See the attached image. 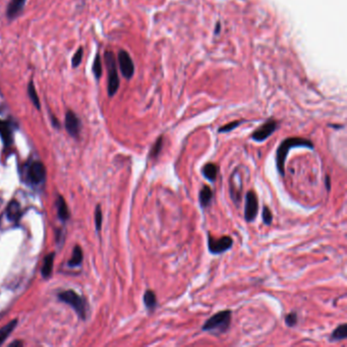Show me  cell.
<instances>
[{"label": "cell", "instance_id": "obj_8", "mask_svg": "<svg viewBox=\"0 0 347 347\" xmlns=\"http://www.w3.org/2000/svg\"><path fill=\"white\" fill-rule=\"evenodd\" d=\"M46 169L41 162H34L28 170V179L34 185H39L45 181Z\"/></svg>", "mask_w": 347, "mask_h": 347}, {"label": "cell", "instance_id": "obj_21", "mask_svg": "<svg viewBox=\"0 0 347 347\" xmlns=\"http://www.w3.org/2000/svg\"><path fill=\"white\" fill-rule=\"evenodd\" d=\"M162 147H163V136L160 135L158 138H157V141L155 142V144L153 145L151 151H150V158L152 159H157L161 153V150H162Z\"/></svg>", "mask_w": 347, "mask_h": 347}, {"label": "cell", "instance_id": "obj_26", "mask_svg": "<svg viewBox=\"0 0 347 347\" xmlns=\"http://www.w3.org/2000/svg\"><path fill=\"white\" fill-rule=\"evenodd\" d=\"M240 123H241L240 120L232 121V122H230V123H228V124H226V125L221 126V127L218 129V131H219V132H229V131L233 130L234 128H236Z\"/></svg>", "mask_w": 347, "mask_h": 347}, {"label": "cell", "instance_id": "obj_28", "mask_svg": "<svg viewBox=\"0 0 347 347\" xmlns=\"http://www.w3.org/2000/svg\"><path fill=\"white\" fill-rule=\"evenodd\" d=\"M83 55H84V51H83V48H80L74 55L73 57V66L74 67H78L82 60H83Z\"/></svg>", "mask_w": 347, "mask_h": 347}, {"label": "cell", "instance_id": "obj_25", "mask_svg": "<svg viewBox=\"0 0 347 347\" xmlns=\"http://www.w3.org/2000/svg\"><path fill=\"white\" fill-rule=\"evenodd\" d=\"M272 221H273L272 212H271V210L269 209V207L265 206V207H264V209H263V222H264L266 225H271V224H272Z\"/></svg>", "mask_w": 347, "mask_h": 347}, {"label": "cell", "instance_id": "obj_24", "mask_svg": "<svg viewBox=\"0 0 347 347\" xmlns=\"http://www.w3.org/2000/svg\"><path fill=\"white\" fill-rule=\"evenodd\" d=\"M93 73L97 79H99L102 75V62L100 54H97L93 63Z\"/></svg>", "mask_w": 347, "mask_h": 347}, {"label": "cell", "instance_id": "obj_5", "mask_svg": "<svg viewBox=\"0 0 347 347\" xmlns=\"http://www.w3.org/2000/svg\"><path fill=\"white\" fill-rule=\"evenodd\" d=\"M59 299L65 303L69 304V305H72L74 307V309L78 313V315L81 318L85 319L86 307H85V304H84L82 297L79 294H77L73 290H67V291H64V292L59 294Z\"/></svg>", "mask_w": 347, "mask_h": 347}, {"label": "cell", "instance_id": "obj_20", "mask_svg": "<svg viewBox=\"0 0 347 347\" xmlns=\"http://www.w3.org/2000/svg\"><path fill=\"white\" fill-rule=\"evenodd\" d=\"M17 322H18L17 320H14L13 322L9 323L4 328L0 329V344H3L6 341V339L9 337V335L12 333V331L17 326Z\"/></svg>", "mask_w": 347, "mask_h": 347}, {"label": "cell", "instance_id": "obj_17", "mask_svg": "<svg viewBox=\"0 0 347 347\" xmlns=\"http://www.w3.org/2000/svg\"><path fill=\"white\" fill-rule=\"evenodd\" d=\"M347 338V324L339 325L330 336L331 342H336L340 340H344Z\"/></svg>", "mask_w": 347, "mask_h": 347}, {"label": "cell", "instance_id": "obj_13", "mask_svg": "<svg viewBox=\"0 0 347 347\" xmlns=\"http://www.w3.org/2000/svg\"><path fill=\"white\" fill-rule=\"evenodd\" d=\"M26 0H11V3L8 7L7 15L9 19H15L24 9Z\"/></svg>", "mask_w": 347, "mask_h": 347}, {"label": "cell", "instance_id": "obj_10", "mask_svg": "<svg viewBox=\"0 0 347 347\" xmlns=\"http://www.w3.org/2000/svg\"><path fill=\"white\" fill-rule=\"evenodd\" d=\"M65 127L68 133L72 136L77 137L80 134L81 122L78 116L73 111H67L65 115Z\"/></svg>", "mask_w": 347, "mask_h": 347}, {"label": "cell", "instance_id": "obj_22", "mask_svg": "<svg viewBox=\"0 0 347 347\" xmlns=\"http://www.w3.org/2000/svg\"><path fill=\"white\" fill-rule=\"evenodd\" d=\"M28 94H29V97H30L31 101L33 102L34 105L39 109L40 108V101H39V97L37 95L36 89H35V85L33 82H31L28 86Z\"/></svg>", "mask_w": 347, "mask_h": 347}, {"label": "cell", "instance_id": "obj_12", "mask_svg": "<svg viewBox=\"0 0 347 347\" xmlns=\"http://www.w3.org/2000/svg\"><path fill=\"white\" fill-rule=\"evenodd\" d=\"M219 167L215 163H207L202 169V175L206 180L211 183H215L218 177Z\"/></svg>", "mask_w": 347, "mask_h": 347}, {"label": "cell", "instance_id": "obj_9", "mask_svg": "<svg viewBox=\"0 0 347 347\" xmlns=\"http://www.w3.org/2000/svg\"><path fill=\"white\" fill-rule=\"evenodd\" d=\"M118 63L122 76L125 79H130L134 74V64L130 55L125 50H120L118 53Z\"/></svg>", "mask_w": 347, "mask_h": 347}, {"label": "cell", "instance_id": "obj_31", "mask_svg": "<svg viewBox=\"0 0 347 347\" xmlns=\"http://www.w3.org/2000/svg\"><path fill=\"white\" fill-rule=\"evenodd\" d=\"M220 32V23H218L216 25V29H215V34H218Z\"/></svg>", "mask_w": 347, "mask_h": 347}, {"label": "cell", "instance_id": "obj_18", "mask_svg": "<svg viewBox=\"0 0 347 347\" xmlns=\"http://www.w3.org/2000/svg\"><path fill=\"white\" fill-rule=\"evenodd\" d=\"M53 262H54V254H50L48 255L43 263V267H42V275L45 278H48V277L51 275L52 273V269H53Z\"/></svg>", "mask_w": 347, "mask_h": 347}, {"label": "cell", "instance_id": "obj_2", "mask_svg": "<svg viewBox=\"0 0 347 347\" xmlns=\"http://www.w3.org/2000/svg\"><path fill=\"white\" fill-rule=\"evenodd\" d=\"M231 317L232 313L229 309L219 311V313L213 315L210 319H208L205 322V324L202 327V330L204 332H209L215 335L223 334L230 327Z\"/></svg>", "mask_w": 347, "mask_h": 347}, {"label": "cell", "instance_id": "obj_30", "mask_svg": "<svg viewBox=\"0 0 347 347\" xmlns=\"http://www.w3.org/2000/svg\"><path fill=\"white\" fill-rule=\"evenodd\" d=\"M325 183H326V188H327V191L329 192V191H330V189H331V182H330V177H329V176H326Z\"/></svg>", "mask_w": 347, "mask_h": 347}, {"label": "cell", "instance_id": "obj_3", "mask_svg": "<svg viewBox=\"0 0 347 347\" xmlns=\"http://www.w3.org/2000/svg\"><path fill=\"white\" fill-rule=\"evenodd\" d=\"M105 62L108 71V95L112 97L116 94L119 88V77L117 73L115 56L111 51H107L105 53Z\"/></svg>", "mask_w": 347, "mask_h": 347}, {"label": "cell", "instance_id": "obj_1", "mask_svg": "<svg viewBox=\"0 0 347 347\" xmlns=\"http://www.w3.org/2000/svg\"><path fill=\"white\" fill-rule=\"evenodd\" d=\"M297 147H303L308 148L310 150H314L315 146L307 138L303 137H287L283 142H281L279 148L277 149L276 154V165L277 169H278L280 176L282 178L285 177V162L288 155V152L292 148Z\"/></svg>", "mask_w": 347, "mask_h": 347}, {"label": "cell", "instance_id": "obj_11", "mask_svg": "<svg viewBox=\"0 0 347 347\" xmlns=\"http://www.w3.org/2000/svg\"><path fill=\"white\" fill-rule=\"evenodd\" d=\"M199 201L203 209H207L208 207L211 206L213 201V192L209 186H204L202 188L199 195Z\"/></svg>", "mask_w": 347, "mask_h": 347}, {"label": "cell", "instance_id": "obj_15", "mask_svg": "<svg viewBox=\"0 0 347 347\" xmlns=\"http://www.w3.org/2000/svg\"><path fill=\"white\" fill-rule=\"evenodd\" d=\"M21 205L17 201H13L8 207V216L12 221H18L21 217Z\"/></svg>", "mask_w": 347, "mask_h": 347}, {"label": "cell", "instance_id": "obj_23", "mask_svg": "<svg viewBox=\"0 0 347 347\" xmlns=\"http://www.w3.org/2000/svg\"><path fill=\"white\" fill-rule=\"evenodd\" d=\"M83 261V252L81 250V248L79 246H77L75 249H74V253H73V257L71 259V261L68 262V265L69 266H78L82 263Z\"/></svg>", "mask_w": 347, "mask_h": 347}, {"label": "cell", "instance_id": "obj_6", "mask_svg": "<svg viewBox=\"0 0 347 347\" xmlns=\"http://www.w3.org/2000/svg\"><path fill=\"white\" fill-rule=\"evenodd\" d=\"M277 127H278V122L271 118L253 132L252 138L255 142L262 143L267 140V138L277 129Z\"/></svg>", "mask_w": 347, "mask_h": 347}, {"label": "cell", "instance_id": "obj_14", "mask_svg": "<svg viewBox=\"0 0 347 347\" xmlns=\"http://www.w3.org/2000/svg\"><path fill=\"white\" fill-rule=\"evenodd\" d=\"M0 136L6 146H10L13 143V131L9 122L0 120Z\"/></svg>", "mask_w": 347, "mask_h": 347}, {"label": "cell", "instance_id": "obj_7", "mask_svg": "<svg viewBox=\"0 0 347 347\" xmlns=\"http://www.w3.org/2000/svg\"><path fill=\"white\" fill-rule=\"evenodd\" d=\"M259 211V203L256 194L251 191L246 197V207H245V218L248 222H252L256 219Z\"/></svg>", "mask_w": 347, "mask_h": 347}, {"label": "cell", "instance_id": "obj_29", "mask_svg": "<svg viewBox=\"0 0 347 347\" xmlns=\"http://www.w3.org/2000/svg\"><path fill=\"white\" fill-rule=\"evenodd\" d=\"M95 221H96V228H97V230H100L101 229V225H102V211H101L100 206H98L96 208Z\"/></svg>", "mask_w": 347, "mask_h": 347}, {"label": "cell", "instance_id": "obj_19", "mask_svg": "<svg viewBox=\"0 0 347 347\" xmlns=\"http://www.w3.org/2000/svg\"><path fill=\"white\" fill-rule=\"evenodd\" d=\"M57 211H58V216H59L60 220L65 221L68 219L69 214H68L67 205L61 197H59V199L57 200Z\"/></svg>", "mask_w": 347, "mask_h": 347}, {"label": "cell", "instance_id": "obj_16", "mask_svg": "<svg viewBox=\"0 0 347 347\" xmlns=\"http://www.w3.org/2000/svg\"><path fill=\"white\" fill-rule=\"evenodd\" d=\"M144 303L147 307L148 310L150 311H153L156 306H157V297H156V294L153 290L151 289H148L145 294H144Z\"/></svg>", "mask_w": 347, "mask_h": 347}, {"label": "cell", "instance_id": "obj_27", "mask_svg": "<svg viewBox=\"0 0 347 347\" xmlns=\"http://www.w3.org/2000/svg\"><path fill=\"white\" fill-rule=\"evenodd\" d=\"M298 317L296 313H290L285 317V323L288 327H294L297 324Z\"/></svg>", "mask_w": 347, "mask_h": 347}, {"label": "cell", "instance_id": "obj_4", "mask_svg": "<svg viewBox=\"0 0 347 347\" xmlns=\"http://www.w3.org/2000/svg\"><path fill=\"white\" fill-rule=\"evenodd\" d=\"M233 246V240L230 236H222L215 238L208 233V249L213 255H220L230 250Z\"/></svg>", "mask_w": 347, "mask_h": 347}]
</instances>
